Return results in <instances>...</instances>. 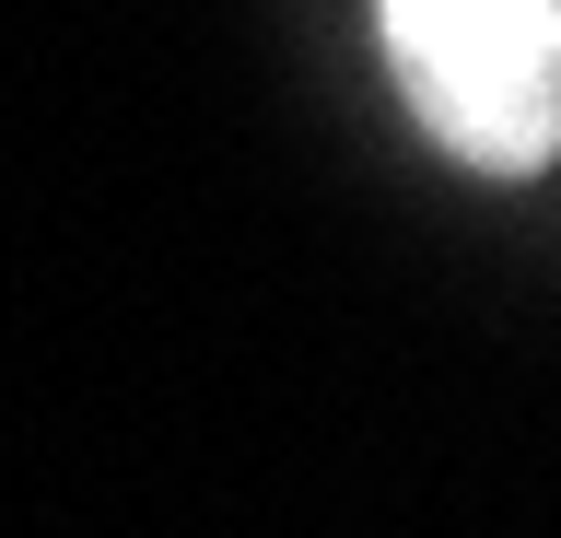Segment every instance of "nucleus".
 Returning a JSON list of instances; mask_svg holds the SVG:
<instances>
[{
	"label": "nucleus",
	"mask_w": 561,
	"mask_h": 538,
	"mask_svg": "<svg viewBox=\"0 0 561 538\" xmlns=\"http://www.w3.org/2000/svg\"><path fill=\"white\" fill-rule=\"evenodd\" d=\"M410 117L480 176H538L561 152V0H375Z\"/></svg>",
	"instance_id": "1"
}]
</instances>
